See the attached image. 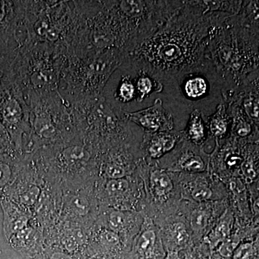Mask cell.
I'll use <instances>...</instances> for the list:
<instances>
[{"label":"cell","mask_w":259,"mask_h":259,"mask_svg":"<svg viewBox=\"0 0 259 259\" xmlns=\"http://www.w3.org/2000/svg\"><path fill=\"white\" fill-rule=\"evenodd\" d=\"M67 57L64 47L44 42L27 44L18 49L13 61V74L26 101L31 96L59 93Z\"/></svg>","instance_id":"4"},{"label":"cell","mask_w":259,"mask_h":259,"mask_svg":"<svg viewBox=\"0 0 259 259\" xmlns=\"http://www.w3.org/2000/svg\"><path fill=\"white\" fill-rule=\"evenodd\" d=\"M18 50L0 55V91L13 80V63Z\"/></svg>","instance_id":"21"},{"label":"cell","mask_w":259,"mask_h":259,"mask_svg":"<svg viewBox=\"0 0 259 259\" xmlns=\"http://www.w3.org/2000/svg\"><path fill=\"white\" fill-rule=\"evenodd\" d=\"M26 1H0V55L18 50Z\"/></svg>","instance_id":"8"},{"label":"cell","mask_w":259,"mask_h":259,"mask_svg":"<svg viewBox=\"0 0 259 259\" xmlns=\"http://www.w3.org/2000/svg\"><path fill=\"white\" fill-rule=\"evenodd\" d=\"M130 67L136 72V76H134L136 93H137L136 102L144 101L146 98L151 96L152 94L161 93L163 91V87H164L163 83L154 79L144 71L133 69L131 66H130Z\"/></svg>","instance_id":"14"},{"label":"cell","mask_w":259,"mask_h":259,"mask_svg":"<svg viewBox=\"0 0 259 259\" xmlns=\"http://www.w3.org/2000/svg\"><path fill=\"white\" fill-rule=\"evenodd\" d=\"M231 122V117L228 111L226 104L221 100L215 112L208 117L209 131L213 136L221 139L228 133V127Z\"/></svg>","instance_id":"17"},{"label":"cell","mask_w":259,"mask_h":259,"mask_svg":"<svg viewBox=\"0 0 259 259\" xmlns=\"http://www.w3.org/2000/svg\"><path fill=\"white\" fill-rule=\"evenodd\" d=\"M253 252V245L250 243H245L237 247L233 252L234 259H249Z\"/></svg>","instance_id":"31"},{"label":"cell","mask_w":259,"mask_h":259,"mask_svg":"<svg viewBox=\"0 0 259 259\" xmlns=\"http://www.w3.org/2000/svg\"><path fill=\"white\" fill-rule=\"evenodd\" d=\"M128 181L125 179L110 180L106 184V191L110 196L122 195L128 190Z\"/></svg>","instance_id":"25"},{"label":"cell","mask_w":259,"mask_h":259,"mask_svg":"<svg viewBox=\"0 0 259 259\" xmlns=\"http://www.w3.org/2000/svg\"><path fill=\"white\" fill-rule=\"evenodd\" d=\"M18 151L12 144L9 136L7 134L4 127L0 123V151Z\"/></svg>","instance_id":"32"},{"label":"cell","mask_w":259,"mask_h":259,"mask_svg":"<svg viewBox=\"0 0 259 259\" xmlns=\"http://www.w3.org/2000/svg\"><path fill=\"white\" fill-rule=\"evenodd\" d=\"M238 244V240L235 237H232L231 238L226 240L222 243L220 247V253L225 258H229L233 255V252L235 251Z\"/></svg>","instance_id":"30"},{"label":"cell","mask_w":259,"mask_h":259,"mask_svg":"<svg viewBox=\"0 0 259 259\" xmlns=\"http://www.w3.org/2000/svg\"><path fill=\"white\" fill-rule=\"evenodd\" d=\"M178 136L176 134L159 133L153 135L148 140L146 151L148 156L153 158L161 157L165 153L171 151L176 146Z\"/></svg>","instance_id":"16"},{"label":"cell","mask_w":259,"mask_h":259,"mask_svg":"<svg viewBox=\"0 0 259 259\" xmlns=\"http://www.w3.org/2000/svg\"><path fill=\"white\" fill-rule=\"evenodd\" d=\"M0 123L15 149L23 156L22 143L30 131V109L14 77L0 91Z\"/></svg>","instance_id":"6"},{"label":"cell","mask_w":259,"mask_h":259,"mask_svg":"<svg viewBox=\"0 0 259 259\" xmlns=\"http://www.w3.org/2000/svg\"><path fill=\"white\" fill-rule=\"evenodd\" d=\"M0 204L3 212V233L6 241L33 221L34 218L31 214L24 210L10 199L2 197Z\"/></svg>","instance_id":"12"},{"label":"cell","mask_w":259,"mask_h":259,"mask_svg":"<svg viewBox=\"0 0 259 259\" xmlns=\"http://www.w3.org/2000/svg\"><path fill=\"white\" fill-rule=\"evenodd\" d=\"M26 159L18 151H0V198L25 166Z\"/></svg>","instance_id":"13"},{"label":"cell","mask_w":259,"mask_h":259,"mask_svg":"<svg viewBox=\"0 0 259 259\" xmlns=\"http://www.w3.org/2000/svg\"><path fill=\"white\" fill-rule=\"evenodd\" d=\"M74 13V1H26L24 24L27 44L64 47Z\"/></svg>","instance_id":"5"},{"label":"cell","mask_w":259,"mask_h":259,"mask_svg":"<svg viewBox=\"0 0 259 259\" xmlns=\"http://www.w3.org/2000/svg\"><path fill=\"white\" fill-rule=\"evenodd\" d=\"M175 237L179 245H184L188 241L189 236L185 226L182 223H178L175 226Z\"/></svg>","instance_id":"35"},{"label":"cell","mask_w":259,"mask_h":259,"mask_svg":"<svg viewBox=\"0 0 259 259\" xmlns=\"http://www.w3.org/2000/svg\"><path fill=\"white\" fill-rule=\"evenodd\" d=\"M25 259H87L84 255L73 254L54 245H42L33 254Z\"/></svg>","instance_id":"19"},{"label":"cell","mask_w":259,"mask_h":259,"mask_svg":"<svg viewBox=\"0 0 259 259\" xmlns=\"http://www.w3.org/2000/svg\"><path fill=\"white\" fill-rule=\"evenodd\" d=\"M25 159V166L2 197L10 199L33 217L47 189L48 182L37 171L30 160Z\"/></svg>","instance_id":"7"},{"label":"cell","mask_w":259,"mask_h":259,"mask_svg":"<svg viewBox=\"0 0 259 259\" xmlns=\"http://www.w3.org/2000/svg\"><path fill=\"white\" fill-rule=\"evenodd\" d=\"M190 224L194 231H202L207 224V214L203 211H194L191 215Z\"/></svg>","instance_id":"28"},{"label":"cell","mask_w":259,"mask_h":259,"mask_svg":"<svg viewBox=\"0 0 259 259\" xmlns=\"http://www.w3.org/2000/svg\"><path fill=\"white\" fill-rule=\"evenodd\" d=\"M231 15H202L190 1H184L180 11L126 56L124 61L163 86L175 83L209 61L207 51L211 34Z\"/></svg>","instance_id":"1"},{"label":"cell","mask_w":259,"mask_h":259,"mask_svg":"<svg viewBox=\"0 0 259 259\" xmlns=\"http://www.w3.org/2000/svg\"><path fill=\"white\" fill-rule=\"evenodd\" d=\"M179 164L187 171H200L204 169L205 162L202 155L192 150H185L179 159Z\"/></svg>","instance_id":"20"},{"label":"cell","mask_w":259,"mask_h":259,"mask_svg":"<svg viewBox=\"0 0 259 259\" xmlns=\"http://www.w3.org/2000/svg\"><path fill=\"white\" fill-rule=\"evenodd\" d=\"M202 113V110L199 109H194L191 112L187 134L194 144H201L205 139V122Z\"/></svg>","instance_id":"18"},{"label":"cell","mask_w":259,"mask_h":259,"mask_svg":"<svg viewBox=\"0 0 259 259\" xmlns=\"http://www.w3.org/2000/svg\"><path fill=\"white\" fill-rule=\"evenodd\" d=\"M166 259H170V258H166Z\"/></svg>","instance_id":"37"},{"label":"cell","mask_w":259,"mask_h":259,"mask_svg":"<svg viewBox=\"0 0 259 259\" xmlns=\"http://www.w3.org/2000/svg\"><path fill=\"white\" fill-rule=\"evenodd\" d=\"M241 170L246 178L251 180L254 179L256 173L255 171L253 158L248 156L241 163Z\"/></svg>","instance_id":"34"},{"label":"cell","mask_w":259,"mask_h":259,"mask_svg":"<svg viewBox=\"0 0 259 259\" xmlns=\"http://www.w3.org/2000/svg\"><path fill=\"white\" fill-rule=\"evenodd\" d=\"M105 174L111 180L124 178L126 171L125 167L116 161L107 162L105 166Z\"/></svg>","instance_id":"27"},{"label":"cell","mask_w":259,"mask_h":259,"mask_svg":"<svg viewBox=\"0 0 259 259\" xmlns=\"http://www.w3.org/2000/svg\"><path fill=\"white\" fill-rule=\"evenodd\" d=\"M258 1H243L238 15L245 23L253 28H259Z\"/></svg>","instance_id":"22"},{"label":"cell","mask_w":259,"mask_h":259,"mask_svg":"<svg viewBox=\"0 0 259 259\" xmlns=\"http://www.w3.org/2000/svg\"><path fill=\"white\" fill-rule=\"evenodd\" d=\"M125 59V54L119 49L83 58L68 56L61 72L59 93L71 105L102 96L112 75Z\"/></svg>","instance_id":"3"},{"label":"cell","mask_w":259,"mask_h":259,"mask_svg":"<svg viewBox=\"0 0 259 259\" xmlns=\"http://www.w3.org/2000/svg\"><path fill=\"white\" fill-rule=\"evenodd\" d=\"M192 197L197 200H206L210 198L212 192L207 187H198L192 192Z\"/></svg>","instance_id":"36"},{"label":"cell","mask_w":259,"mask_h":259,"mask_svg":"<svg viewBox=\"0 0 259 259\" xmlns=\"http://www.w3.org/2000/svg\"><path fill=\"white\" fill-rule=\"evenodd\" d=\"M127 224V216L120 211H113L108 216V225L111 231L120 232L123 231Z\"/></svg>","instance_id":"26"},{"label":"cell","mask_w":259,"mask_h":259,"mask_svg":"<svg viewBox=\"0 0 259 259\" xmlns=\"http://www.w3.org/2000/svg\"><path fill=\"white\" fill-rule=\"evenodd\" d=\"M229 233V225L226 222L221 223L213 231L209 241L212 242L213 244L217 245L220 242L225 241Z\"/></svg>","instance_id":"29"},{"label":"cell","mask_w":259,"mask_h":259,"mask_svg":"<svg viewBox=\"0 0 259 259\" xmlns=\"http://www.w3.org/2000/svg\"><path fill=\"white\" fill-rule=\"evenodd\" d=\"M99 239L103 244L115 245L119 243V237L115 232L105 230L99 234Z\"/></svg>","instance_id":"33"},{"label":"cell","mask_w":259,"mask_h":259,"mask_svg":"<svg viewBox=\"0 0 259 259\" xmlns=\"http://www.w3.org/2000/svg\"><path fill=\"white\" fill-rule=\"evenodd\" d=\"M122 117L151 133L166 131L173 126V119L163 106L161 99H156L151 106L135 112H125Z\"/></svg>","instance_id":"10"},{"label":"cell","mask_w":259,"mask_h":259,"mask_svg":"<svg viewBox=\"0 0 259 259\" xmlns=\"http://www.w3.org/2000/svg\"><path fill=\"white\" fill-rule=\"evenodd\" d=\"M156 237L154 231H146L144 232L138 241L137 250L141 255H147L148 252L152 249L156 242Z\"/></svg>","instance_id":"24"},{"label":"cell","mask_w":259,"mask_h":259,"mask_svg":"<svg viewBox=\"0 0 259 259\" xmlns=\"http://www.w3.org/2000/svg\"><path fill=\"white\" fill-rule=\"evenodd\" d=\"M259 28L231 15L214 29L207 47L210 61L221 83V99L233 92L259 71Z\"/></svg>","instance_id":"2"},{"label":"cell","mask_w":259,"mask_h":259,"mask_svg":"<svg viewBox=\"0 0 259 259\" xmlns=\"http://www.w3.org/2000/svg\"><path fill=\"white\" fill-rule=\"evenodd\" d=\"M42 228L35 219L28 226L15 233L7 241L24 258L35 253L44 243Z\"/></svg>","instance_id":"11"},{"label":"cell","mask_w":259,"mask_h":259,"mask_svg":"<svg viewBox=\"0 0 259 259\" xmlns=\"http://www.w3.org/2000/svg\"><path fill=\"white\" fill-rule=\"evenodd\" d=\"M215 75V71L209 60L200 67L184 75L175 83L180 87L186 100L201 101L210 94V77Z\"/></svg>","instance_id":"9"},{"label":"cell","mask_w":259,"mask_h":259,"mask_svg":"<svg viewBox=\"0 0 259 259\" xmlns=\"http://www.w3.org/2000/svg\"><path fill=\"white\" fill-rule=\"evenodd\" d=\"M196 10L202 15L208 13H220L234 15L238 14L241 9L243 1H207L197 0L191 1Z\"/></svg>","instance_id":"15"},{"label":"cell","mask_w":259,"mask_h":259,"mask_svg":"<svg viewBox=\"0 0 259 259\" xmlns=\"http://www.w3.org/2000/svg\"><path fill=\"white\" fill-rule=\"evenodd\" d=\"M151 182L153 190L158 196L166 195L171 192L173 184L166 173L161 171H154L151 175Z\"/></svg>","instance_id":"23"}]
</instances>
